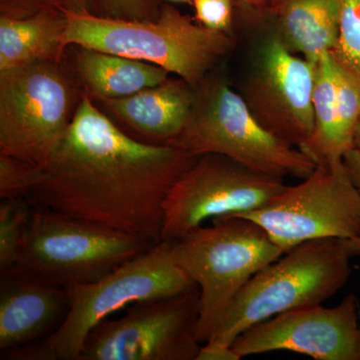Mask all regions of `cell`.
<instances>
[{"instance_id":"obj_8","label":"cell","mask_w":360,"mask_h":360,"mask_svg":"<svg viewBox=\"0 0 360 360\" xmlns=\"http://www.w3.org/2000/svg\"><path fill=\"white\" fill-rule=\"evenodd\" d=\"M82 96L61 61L0 71V155L46 167Z\"/></svg>"},{"instance_id":"obj_13","label":"cell","mask_w":360,"mask_h":360,"mask_svg":"<svg viewBox=\"0 0 360 360\" xmlns=\"http://www.w3.org/2000/svg\"><path fill=\"white\" fill-rule=\"evenodd\" d=\"M359 310L354 295L333 307L290 310L246 329L232 348L240 359L291 352L316 360H360Z\"/></svg>"},{"instance_id":"obj_25","label":"cell","mask_w":360,"mask_h":360,"mask_svg":"<svg viewBox=\"0 0 360 360\" xmlns=\"http://www.w3.org/2000/svg\"><path fill=\"white\" fill-rule=\"evenodd\" d=\"M51 6L58 7L56 0H0L1 15L9 18H25Z\"/></svg>"},{"instance_id":"obj_9","label":"cell","mask_w":360,"mask_h":360,"mask_svg":"<svg viewBox=\"0 0 360 360\" xmlns=\"http://www.w3.org/2000/svg\"><path fill=\"white\" fill-rule=\"evenodd\" d=\"M229 217L251 220L285 251L321 238H360V193L342 160L317 165L311 174L267 205Z\"/></svg>"},{"instance_id":"obj_27","label":"cell","mask_w":360,"mask_h":360,"mask_svg":"<svg viewBox=\"0 0 360 360\" xmlns=\"http://www.w3.org/2000/svg\"><path fill=\"white\" fill-rule=\"evenodd\" d=\"M56 4L66 13L96 15V0H56Z\"/></svg>"},{"instance_id":"obj_3","label":"cell","mask_w":360,"mask_h":360,"mask_svg":"<svg viewBox=\"0 0 360 360\" xmlns=\"http://www.w3.org/2000/svg\"><path fill=\"white\" fill-rule=\"evenodd\" d=\"M355 255L350 241L340 238L315 239L285 251L251 277L207 342L232 347L258 322L322 304L347 284Z\"/></svg>"},{"instance_id":"obj_7","label":"cell","mask_w":360,"mask_h":360,"mask_svg":"<svg viewBox=\"0 0 360 360\" xmlns=\"http://www.w3.org/2000/svg\"><path fill=\"white\" fill-rule=\"evenodd\" d=\"M153 245L139 236L33 205L13 270L65 288L98 281Z\"/></svg>"},{"instance_id":"obj_14","label":"cell","mask_w":360,"mask_h":360,"mask_svg":"<svg viewBox=\"0 0 360 360\" xmlns=\"http://www.w3.org/2000/svg\"><path fill=\"white\" fill-rule=\"evenodd\" d=\"M314 129L300 148L315 165L342 160L354 148L355 125L360 116V85L335 63L330 52L315 63Z\"/></svg>"},{"instance_id":"obj_24","label":"cell","mask_w":360,"mask_h":360,"mask_svg":"<svg viewBox=\"0 0 360 360\" xmlns=\"http://www.w3.org/2000/svg\"><path fill=\"white\" fill-rule=\"evenodd\" d=\"M195 18L201 25L229 32L233 13V0H193Z\"/></svg>"},{"instance_id":"obj_33","label":"cell","mask_w":360,"mask_h":360,"mask_svg":"<svg viewBox=\"0 0 360 360\" xmlns=\"http://www.w3.org/2000/svg\"><path fill=\"white\" fill-rule=\"evenodd\" d=\"M167 1H172V2H193V0H167Z\"/></svg>"},{"instance_id":"obj_28","label":"cell","mask_w":360,"mask_h":360,"mask_svg":"<svg viewBox=\"0 0 360 360\" xmlns=\"http://www.w3.org/2000/svg\"><path fill=\"white\" fill-rule=\"evenodd\" d=\"M343 163L347 174L360 193V150L352 148L343 156Z\"/></svg>"},{"instance_id":"obj_6","label":"cell","mask_w":360,"mask_h":360,"mask_svg":"<svg viewBox=\"0 0 360 360\" xmlns=\"http://www.w3.org/2000/svg\"><path fill=\"white\" fill-rule=\"evenodd\" d=\"M177 265L198 285L201 345L212 338L225 312L251 277L283 255L266 231L241 217L212 219L172 241Z\"/></svg>"},{"instance_id":"obj_5","label":"cell","mask_w":360,"mask_h":360,"mask_svg":"<svg viewBox=\"0 0 360 360\" xmlns=\"http://www.w3.org/2000/svg\"><path fill=\"white\" fill-rule=\"evenodd\" d=\"M194 91L191 116L170 146L194 156H226L252 172L281 180L305 179L316 167L300 148L264 129L241 94L219 75L210 73Z\"/></svg>"},{"instance_id":"obj_18","label":"cell","mask_w":360,"mask_h":360,"mask_svg":"<svg viewBox=\"0 0 360 360\" xmlns=\"http://www.w3.org/2000/svg\"><path fill=\"white\" fill-rule=\"evenodd\" d=\"M68 14L46 7L25 18L0 15V71L37 61H61Z\"/></svg>"},{"instance_id":"obj_22","label":"cell","mask_w":360,"mask_h":360,"mask_svg":"<svg viewBox=\"0 0 360 360\" xmlns=\"http://www.w3.org/2000/svg\"><path fill=\"white\" fill-rule=\"evenodd\" d=\"M44 168L0 155V198H27L44 179Z\"/></svg>"},{"instance_id":"obj_21","label":"cell","mask_w":360,"mask_h":360,"mask_svg":"<svg viewBox=\"0 0 360 360\" xmlns=\"http://www.w3.org/2000/svg\"><path fill=\"white\" fill-rule=\"evenodd\" d=\"M330 53L341 70L360 85V0H342L340 32Z\"/></svg>"},{"instance_id":"obj_19","label":"cell","mask_w":360,"mask_h":360,"mask_svg":"<svg viewBox=\"0 0 360 360\" xmlns=\"http://www.w3.org/2000/svg\"><path fill=\"white\" fill-rule=\"evenodd\" d=\"M75 70L85 94L99 101L131 96L169 77L160 66L84 47L77 52Z\"/></svg>"},{"instance_id":"obj_4","label":"cell","mask_w":360,"mask_h":360,"mask_svg":"<svg viewBox=\"0 0 360 360\" xmlns=\"http://www.w3.org/2000/svg\"><path fill=\"white\" fill-rule=\"evenodd\" d=\"M194 285L175 262L172 241L161 240L98 281L66 286L70 310L65 321L51 335L26 347L25 359L78 360L90 331L110 315Z\"/></svg>"},{"instance_id":"obj_31","label":"cell","mask_w":360,"mask_h":360,"mask_svg":"<svg viewBox=\"0 0 360 360\" xmlns=\"http://www.w3.org/2000/svg\"><path fill=\"white\" fill-rule=\"evenodd\" d=\"M350 243H352V248H354L355 251H356L357 255H360V238L352 239L349 240ZM359 317H360V310H359Z\"/></svg>"},{"instance_id":"obj_32","label":"cell","mask_w":360,"mask_h":360,"mask_svg":"<svg viewBox=\"0 0 360 360\" xmlns=\"http://www.w3.org/2000/svg\"><path fill=\"white\" fill-rule=\"evenodd\" d=\"M279 2H281V0H271V9H270L269 13H271V11L276 8Z\"/></svg>"},{"instance_id":"obj_11","label":"cell","mask_w":360,"mask_h":360,"mask_svg":"<svg viewBox=\"0 0 360 360\" xmlns=\"http://www.w3.org/2000/svg\"><path fill=\"white\" fill-rule=\"evenodd\" d=\"M286 186L283 180L257 174L226 156H198L167 194L162 240L181 238L208 219L262 207Z\"/></svg>"},{"instance_id":"obj_15","label":"cell","mask_w":360,"mask_h":360,"mask_svg":"<svg viewBox=\"0 0 360 360\" xmlns=\"http://www.w3.org/2000/svg\"><path fill=\"white\" fill-rule=\"evenodd\" d=\"M70 310L65 288L44 283L16 270L1 276V355L39 342L61 326Z\"/></svg>"},{"instance_id":"obj_12","label":"cell","mask_w":360,"mask_h":360,"mask_svg":"<svg viewBox=\"0 0 360 360\" xmlns=\"http://www.w3.org/2000/svg\"><path fill=\"white\" fill-rule=\"evenodd\" d=\"M315 65L291 52L272 30L259 40L240 94L257 122L300 148L314 129Z\"/></svg>"},{"instance_id":"obj_17","label":"cell","mask_w":360,"mask_h":360,"mask_svg":"<svg viewBox=\"0 0 360 360\" xmlns=\"http://www.w3.org/2000/svg\"><path fill=\"white\" fill-rule=\"evenodd\" d=\"M341 6L342 0H281L269 13L274 32L291 52L315 65L338 41Z\"/></svg>"},{"instance_id":"obj_26","label":"cell","mask_w":360,"mask_h":360,"mask_svg":"<svg viewBox=\"0 0 360 360\" xmlns=\"http://www.w3.org/2000/svg\"><path fill=\"white\" fill-rule=\"evenodd\" d=\"M239 355L232 347L215 342H206L202 345L195 360H239Z\"/></svg>"},{"instance_id":"obj_1","label":"cell","mask_w":360,"mask_h":360,"mask_svg":"<svg viewBox=\"0 0 360 360\" xmlns=\"http://www.w3.org/2000/svg\"><path fill=\"white\" fill-rule=\"evenodd\" d=\"M196 158L170 144L132 139L84 94L27 198L155 245L162 240L167 194Z\"/></svg>"},{"instance_id":"obj_16","label":"cell","mask_w":360,"mask_h":360,"mask_svg":"<svg viewBox=\"0 0 360 360\" xmlns=\"http://www.w3.org/2000/svg\"><path fill=\"white\" fill-rule=\"evenodd\" d=\"M194 94L193 87L181 78L168 77L156 86L101 103L153 144H169L186 125L193 110Z\"/></svg>"},{"instance_id":"obj_30","label":"cell","mask_w":360,"mask_h":360,"mask_svg":"<svg viewBox=\"0 0 360 360\" xmlns=\"http://www.w3.org/2000/svg\"><path fill=\"white\" fill-rule=\"evenodd\" d=\"M354 148L357 149V150H360V116L354 129Z\"/></svg>"},{"instance_id":"obj_2","label":"cell","mask_w":360,"mask_h":360,"mask_svg":"<svg viewBox=\"0 0 360 360\" xmlns=\"http://www.w3.org/2000/svg\"><path fill=\"white\" fill-rule=\"evenodd\" d=\"M68 14L65 44L144 61L174 73L196 89L233 51L231 33L195 23L172 4H161L153 21Z\"/></svg>"},{"instance_id":"obj_20","label":"cell","mask_w":360,"mask_h":360,"mask_svg":"<svg viewBox=\"0 0 360 360\" xmlns=\"http://www.w3.org/2000/svg\"><path fill=\"white\" fill-rule=\"evenodd\" d=\"M33 205L28 198L1 200L0 202V276L15 267L28 225Z\"/></svg>"},{"instance_id":"obj_29","label":"cell","mask_w":360,"mask_h":360,"mask_svg":"<svg viewBox=\"0 0 360 360\" xmlns=\"http://www.w3.org/2000/svg\"><path fill=\"white\" fill-rule=\"evenodd\" d=\"M243 6L248 7L257 13H269L271 9V0H238Z\"/></svg>"},{"instance_id":"obj_10","label":"cell","mask_w":360,"mask_h":360,"mask_svg":"<svg viewBox=\"0 0 360 360\" xmlns=\"http://www.w3.org/2000/svg\"><path fill=\"white\" fill-rule=\"evenodd\" d=\"M115 321L90 331L78 360H195L200 293L198 285L179 295L135 302Z\"/></svg>"},{"instance_id":"obj_23","label":"cell","mask_w":360,"mask_h":360,"mask_svg":"<svg viewBox=\"0 0 360 360\" xmlns=\"http://www.w3.org/2000/svg\"><path fill=\"white\" fill-rule=\"evenodd\" d=\"M160 0H96V15L111 20L153 21L160 14Z\"/></svg>"}]
</instances>
